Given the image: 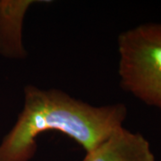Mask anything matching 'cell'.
I'll use <instances>...</instances> for the list:
<instances>
[{
  "instance_id": "6da1fadb",
  "label": "cell",
  "mask_w": 161,
  "mask_h": 161,
  "mask_svg": "<svg viewBox=\"0 0 161 161\" xmlns=\"http://www.w3.org/2000/svg\"><path fill=\"white\" fill-rule=\"evenodd\" d=\"M126 116L123 103L94 106L59 89L26 85L23 108L0 142V161H31L47 132L63 133L87 153L124 126Z\"/></svg>"
},
{
  "instance_id": "7a4b0ae2",
  "label": "cell",
  "mask_w": 161,
  "mask_h": 161,
  "mask_svg": "<svg viewBox=\"0 0 161 161\" xmlns=\"http://www.w3.org/2000/svg\"><path fill=\"white\" fill-rule=\"evenodd\" d=\"M120 86L161 110V23H142L117 38Z\"/></svg>"
},
{
  "instance_id": "3957f363",
  "label": "cell",
  "mask_w": 161,
  "mask_h": 161,
  "mask_svg": "<svg viewBox=\"0 0 161 161\" xmlns=\"http://www.w3.org/2000/svg\"><path fill=\"white\" fill-rule=\"evenodd\" d=\"M82 161H156V158L150 142L142 133L123 126L87 152Z\"/></svg>"
},
{
  "instance_id": "277c9868",
  "label": "cell",
  "mask_w": 161,
  "mask_h": 161,
  "mask_svg": "<svg viewBox=\"0 0 161 161\" xmlns=\"http://www.w3.org/2000/svg\"><path fill=\"white\" fill-rule=\"evenodd\" d=\"M44 0H0V56L24 60L28 52L23 43V23L29 9Z\"/></svg>"
}]
</instances>
